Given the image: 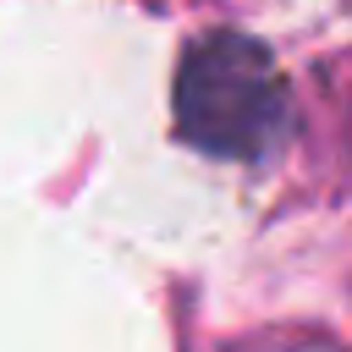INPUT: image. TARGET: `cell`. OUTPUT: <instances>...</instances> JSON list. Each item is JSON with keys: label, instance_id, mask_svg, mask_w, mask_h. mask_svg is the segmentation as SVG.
<instances>
[{"label": "cell", "instance_id": "6da1fadb", "mask_svg": "<svg viewBox=\"0 0 352 352\" xmlns=\"http://www.w3.org/2000/svg\"><path fill=\"white\" fill-rule=\"evenodd\" d=\"M176 132L214 160H270L292 138V88L270 44L248 33H204L176 66Z\"/></svg>", "mask_w": 352, "mask_h": 352}, {"label": "cell", "instance_id": "7a4b0ae2", "mask_svg": "<svg viewBox=\"0 0 352 352\" xmlns=\"http://www.w3.org/2000/svg\"><path fill=\"white\" fill-rule=\"evenodd\" d=\"M346 148H352V99H346Z\"/></svg>", "mask_w": 352, "mask_h": 352}]
</instances>
